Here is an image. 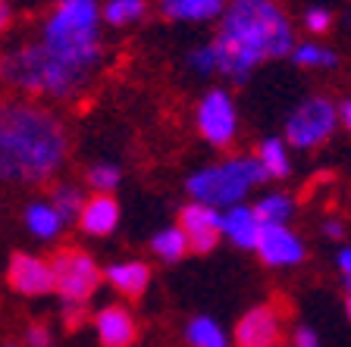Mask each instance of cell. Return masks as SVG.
<instances>
[{"instance_id": "1", "label": "cell", "mask_w": 351, "mask_h": 347, "mask_svg": "<svg viewBox=\"0 0 351 347\" xmlns=\"http://www.w3.org/2000/svg\"><path fill=\"white\" fill-rule=\"evenodd\" d=\"M69 157V131L41 103L0 101V181L44 185Z\"/></svg>"}, {"instance_id": "22", "label": "cell", "mask_w": 351, "mask_h": 347, "mask_svg": "<svg viewBox=\"0 0 351 347\" xmlns=\"http://www.w3.org/2000/svg\"><path fill=\"white\" fill-rule=\"evenodd\" d=\"M53 207V210L60 213V219H63L66 225L75 222L79 219V210L82 203H85V194H82L79 185H73V181H57L51 188V201H47Z\"/></svg>"}, {"instance_id": "16", "label": "cell", "mask_w": 351, "mask_h": 347, "mask_svg": "<svg viewBox=\"0 0 351 347\" xmlns=\"http://www.w3.org/2000/svg\"><path fill=\"white\" fill-rule=\"evenodd\" d=\"M257 229L261 225H257L248 203H232L226 210H219V231H223V238H229L241 250H254Z\"/></svg>"}, {"instance_id": "23", "label": "cell", "mask_w": 351, "mask_h": 347, "mask_svg": "<svg viewBox=\"0 0 351 347\" xmlns=\"http://www.w3.org/2000/svg\"><path fill=\"white\" fill-rule=\"evenodd\" d=\"M151 250L160 257L163 263H179L189 253V238H185V231L179 225H169V229L157 231L151 238Z\"/></svg>"}, {"instance_id": "21", "label": "cell", "mask_w": 351, "mask_h": 347, "mask_svg": "<svg viewBox=\"0 0 351 347\" xmlns=\"http://www.w3.org/2000/svg\"><path fill=\"white\" fill-rule=\"evenodd\" d=\"M185 341L191 347H229V338L213 316H195L185 329Z\"/></svg>"}, {"instance_id": "6", "label": "cell", "mask_w": 351, "mask_h": 347, "mask_svg": "<svg viewBox=\"0 0 351 347\" xmlns=\"http://www.w3.org/2000/svg\"><path fill=\"white\" fill-rule=\"evenodd\" d=\"M51 275H53V291L63 300H79L88 304L91 294L97 291V285L104 282L101 266L95 263V257L82 247H60L51 260Z\"/></svg>"}, {"instance_id": "2", "label": "cell", "mask_w": 351, "mask_h": 347, "mask_svg": "<svg viewBox=\"0 0 351 347\" xmlns=\"http://www.w3.org/2000/svg\"><path fill=\"white\" fill-rule=\"evenodd\" d=\"M295 29L276 0H226L219 31L210 41L217 73L245 81L261 63L289 57Z\"/></svg>"}, {"instance_id": "37", "label": "cell", "mask_w": 351, "mask_h": 347, "mask_svg": "<svg viewBox=\"0 0 351 347\" xmlns=\"http://www.w3.org/2000/svg\"><path fill=\"white\" fill-rule=\"evenodd\" d=\"M270 347H285V344H270Z\"/></svg>"}, {"instance_id": "25", "label": "cell", "mask_w": 351, "mask_h": 347, "mask_svg": "<svg viewBox=\"0 0 351 347\" xmlns=\"http://www.w3.org/2000/svg\"><path fill=\"white\" fill-rule=\"evenodd\" d=\"M289 57H292L301 69H326V66H336L339 63L336 53L329 51V47H323V44H317V41L295 44Z\"/></svg>"}, {"instance_id": "26", "label": "cell", "mask_w": 351, "mask_h": 347, "mask_svg": "<svg viewBox=\"0 0 351 347\" xmlns=\"http://www.w3.org/2000/svg\"><path fill=\"white\" fill-rule=\"evenodd\" d=\"M119 181H123V169L117 163H95L88 169V185L97 191V194H113Z\"/></svg>"}, {"instance_id": "8", "label": "cell", "mask_w": 351, "mask_h": 347, "mask_svg": "<svg viewBox=\"0 0 351 347\" xmlns=\"http://www.w3.org/2000/svg\"><path fill=\"white\" fill-rule=\"evenodd\" d=\"M195 125L201 131L207 144L213 147H229L239 135V110L229 91L223 88H210L195 110Z\"/></svg>"}, {"instance_id": "14", "label": "cell", "mask_w": 351, "mask_h": 347, "mask_svg": "<svg viewBox=\"0 0 351 347\" xmlns=\"http://www.w3.org/2000/svg\"><path fill=\"white\" fill-rule=\"evenodd\" d=\"M75 225H79L85 235H91V238H107V235H113L119 225V201L113 194L85 197Z\"/></svg>"}, {"instance_id": "13", "label": "cell", "mask_w": 351, "mask_h": 347, "mask_svg": "<svg viewBox=\"0 0 351 347\" xmlns=\"http://www.w3.org/2000/svg\"><path fill=\"white\" fill-rule=\"evenodd\" d=\"M95 332L101 347H132L138 341V322L125 307L110 304L95 313Z\"/></svg>"}, {"instance_id": "33", "label": "cell", "mask_w": 351, "mask_h": 347, "mask_svg": "<svg viewBox=\"0 0 351 347\" xmlns=\"http://www.w3.org/2000/svg\"><path fill=\"white\" fill-rule=\"evenodd\" d=\"M10 22H13V7H10V0H0V35L10 29Z\"/></svg>"}, {"instance_id": "11", "label": "cell", "mask_w": 351, "mask_h": 347, "mask_svg": "<svg viewBox=\"0 0 351 347\" xmlns=\"http://www.w3.org/2000/svg\"><path fill=\"white\" fill-rule=\"evenodd\" d=\"M282 332V316L276 304H257L235 322V347H270L279 344Z\"/></svg>"}, {"instance_id": "36", "label": "cell", "mask_w": 351, "mask_h": 347, "mask_svg": "<svg viewBox=\"0 0 351 347\" xmlns=\"http://www.w3.org/2000/svg\"><path fill=\"white\" fill-rule=\"evenodd\" d=\"M0 347H25V344H16V341H7V344H0Z\"/></svg>"}, {"instance_id": "24", "label": "cell", "mask_w": 351, "mask_h": 347, "mask_svg": "<svg viewBox=\"0 0 351 347\" xmlns=\"http://www.w3.org/2000/svg\"><path fill=\"white\" fill-rule=\"evenodd\" d=\"M147 10V0H107L101 7V22L113 25V29H123V25H132L138 22Z\"/></svg>"}, {"instance_id": "17", "label": "cell", "mask_w": 351, "mask_h": 347, "mask_svg": "<svg viewBox=\"0 0 351 347\" xmlns=\"http://www.w3.org/2000/svg\"><path fill=\"white\" fill-rule=\"evenodd\" d=\"M226 0H160V13L169 22H210L219 19Z\"/></svg>"}, {"instance_id": "20", "label": "cell", "mask_w": 351, "mask_h": 347, "mask_svg": "<svg viewBox=\"0 0 351 347\" xmlns=\"http://www.w3.org/2000/svg\"><path fill=\"white\" fill-rule=\"evenodd\" d=\"M254 157L267 179H285V175L292 172V163H289V151H285L282 138H263Z\"/></svg>"}, {"instance_id": "28", "label": "cell", "mask_w": 351, "mask_h": 347, "mask_svg": "<svg viewBox=\"0 0 351 347\" xmlns=\"http://www.w3.org/2000/svg\"><path fill=\"white\" fill-rule=\"evenodd\" d=\"M189 66L195 69L197 75H210V73H217V66H213V51H210V44H201V47H195V51L189 53Z\"/></svg>"}, {"instance_id": "32", "label": "cell", "mask_w": 351, "mask_h": 347, "mask_svg": "<svg viewBox=\"0 0 351 347\" xmlns=\"http://www.w3.org/2000/svg\"><path fill=\"white\" fill-rule=\"evenodd\" d=\"M336 266H339V275H342V282H345V288H348V282H351V250L348 247H339V253H336Z\"/></svg>"}, {"instance_id": "10", "label": "cell", "mask_w": 351, "mask_h": 347, "mask_svg": "<svg viewBox=\"0 0 351 347\" xmlns=\"http://www.w3.org/2000/svg\"><path fill=\"white\" fill-rule=\"evenodd\" d=\"M7 282L16 294L25 297H44L53 291V275H51V263L35 253H22L16 250L7 263Z\"/></svg>"}, {"instance_id": "4", "label": "cell", "mask_w": 351, "mask_h": 347, "mask_svg": "<svg viewBox=\"0 0 351 347\" xmlns=\"http://www.w3.org/2000/svg\"><path fill=\"white\" fill-rule=\"evenodd\" d=\"M0 79L22 94L66 101V97H75L85 88L88 73L63 63L38 41L22 44V47L10 51L7 57H0Z\"/></svg>"}, {"instance_id": "9", "label": "cell", "mask_w": 351, "mask_h": 347, "mask_svg": "<svg viewBox=\"0 0 351 347\" xmlns=\"http://www.w3.org/2000/svg\"><path fill=\"white\" fill-rule=\"evenodd\" d=\"M254 250L261 253V260L267 266H298L307 257L304 241L295 235L289 225H261L257 229Z\"/></svg>"}, {"instance_id": "3", "label": "cell", "mask_w": 351, "mask_h": 347, "mask_svg": "<svg viewBox=\"0 0 351 347\" xmlns=\"http://www.w3.org/2000/svg\"><path fill=\"white\" fill-rule=\"evenodd\" d=\"M41 44L63 63L91 75L101 63V3L97 0H66L57 3L41 29Z\"/></svg>"}, {"instance_id": "7", "label": "cell", "mask_w": 351, "mask_h": 347, "mask_svg": "<svg viewBox=\"0 0 351 347\" xmlns=\"http://www.w3.org/2000/svg\"><path fill=\"white\" fill-rule=\"evenodd\" d=\"M339 129L336 103L329 97H307L292 110L289 123H285V144L298 147V151H314L326 144L332 131Z\"/></svg>"}, {"instance_id": "5", "label": "cell", "mask_w": 351, "mask_h": 347, "mask_svg": "<svg viewBox=\"0 0 351 347\" xmlns=\"http://www.w3.org/2000/svg\"><path fill=\"white\" fill-rule=\"evenodd\" d=\"M261 181H267V175H263L257 157H229L191 172L189 181H185V191L195 203H204L213 210H226L232 203L245 201L248 191Z\"/></svg>"}, {"instance_id": "27", "label": "cell", "mask_w": 351, "mask_h": 347, "mask_svg": "<svg viewBox=\"0 0 351 347\" xmlns=\"http://www.w3.org/2000/svg\"><path fill=\"white\" fill-rule=\"evenodd\" d=\"M304 29L311 31V35H326V31L332 29V13L323 7H311L304 13Z\"/></svg>"}, {"instance_id": "18", "label": "cell", "mask_w": 351, "mask_h": 347, "mask_svg": "<svg viewBox=\"0 0 351 347\" xmlns=\"http://www.w3.org/2000/svg\"><path fill=\"white\" fill-rule=\"evenodd\" d=\"M22 222H25V229H29L35 238H41V241L60 238V231L66 229V222L60 219V213L53 210L47 201H32L29 207L22 210Z\"/></svg>"}, {"instance_id": "35", "label": "cell", "mask_w": 351, "mask_h": 347, "mask_svg": "<svg viewBox=\"0 0 351 347\" xmlns=\"http://www.w3.org/2000/svg\"><path fill=\"white\" fill-rule=\"evenodd\" d=\"M323 235H326V238H342V235H345L342 222H339V219H329V222L323 225Z\"/></svg>"}, {"instance_id": "15", "label": "cell", "mask_w": 351, "mask_h": 347, "mask_svg": "<svg viewBox=\"0 0 351 347\" xmlns=\"http://www.w3.org/2000/svg\"><path fill=\"white\" fill-rule=\"evenodd\" d=\"M113 288L129 300H138L151 285V266L145 260H123V263H110L107 269H101Z\"/></svg>"}, {"instance_id": "38", "label": "cell", "mask_w": 351, "mask_h": 347, "mask_svg": "<svg viewBox=\"0 0 351 347\" xmlns=\"http://www.w3.org/2000/svg\"><path fill=\"white\" fill-rule=\"evenodd\" d=\"M60 3H66V0H60Z\"/></svg>"}, {"instance_id": "31", "label": "cell", "mask_w": 351, "mask_h": 347, "mask_svg": "<svg viewBox=\"0 0 351 347\" xmlns=\"http://www.w3.org/2000/svg\"><path fill=\"white\" fill-rule=\"evenodd\" d=\"M292 341H295L292 347H320V335H317L311 326H298V329H295V338Z\"/></svg>"}, {"instance_id": "30", "label": "cell", "mask_w": 351, "mask_h": 347, "mask_svg": "<svg viewBox=\"0 0 351 347\" xmlns=\"http://www.w3.org/2000/svg\"><path fill=\"white\" fill-rule=\"evenodd\" d=\"M85 307L88 304H79V300H63V322L66 329H79L82 319H85Z\"/></svg>"}, {"instance_id": "29", "label": "cell", "mask_w": 351, "mask_h": 347, "mask_svg": "<svg viewBox=\"0 0 351 347\" xmlns=\"http://www.w3.org/2000/svg\"><path fill=\"white\" fill-rule=\"evenodd\" d=\"M25 347H53V335L44 322H29L25 329Z\"/></svg>"}, {"instance_id": "34", "label": "cell", "mask_w": 351, "mask_h": 347, "mask_svg": "<svg viewBox=\"0 0 351 347\" xmlns=\"http://www.w3.org/2000/svg\"><path fill=\"white\" fill-rule=\"evenodd\" d=\"M336 116H339V125H342V129H348V125H351V103L348 101L336 103Z\"/></svg>"}, {"instance_id": "12", "label": "cell", "mask_w": 351, "mask_h": 347, "mask_svg": "<svg viewBox=\"0 0 351 347\" xmlns=\"http://www.w3.org/2000/svg\"><path fill=\"white\" fill-rule=\"evenodd\" d=\"M179 229L189 238V250L195 253H210L217 250L223 231H219V210L204 207V203H185L179 210Z\"/></svg>"}, {"instance_id": "19", "label": "cell", "mask_w": 351, "mask_h": 347, "mask_svg": "<svg viewBox=\"0 0 351 347\" xmlns=\"http://www.w3.org/2000/svg\"><path fill=\"white\" fill-rule=\"evenodd\" d=\"M251 213H254L257 225H289V219L295 213V201L282 191H273V194H263L251 207Z\"/></svg>"}]
</instances>
